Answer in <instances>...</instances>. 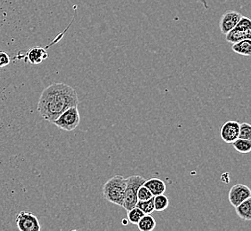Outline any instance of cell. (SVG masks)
Instances as JSON below:
<instances>
[{
  "label": "cell",
  "mask_w": 251,
  "mask_h": 231,
  "mask_svg": "<svg viewBox=\"0 0 251 231\" xmlns=\"http://www.w3.org/2000/svg\"><path fill=\"white\" fill-rule=\"evenodd\" d=\"M79 99L73 87L64 83H54L44 89L39 97L38 111L45 120L53 123L71 107L78 106Z\"/></svg>",
  "instance_id": "cell-1"
},
{
  "label": "cell",
  "mask_w": 251,
  "mask_h": 231,
  "mask_svg": "<svg viewBox=\"0 0 251 231\" xmlns=\"http://www.w3.org/2000/svg\"><path fill=\"white\" fill-rule=\"evenodd\" d=\"M126 180L121 175H114L104 183L102 193L107 201L123 207L125 200Z\"/></svg>",
  "instance_id": "cell-2"
},
{
  "label": "cell",
  "mask_w": 251,
  "mask_h": 231,
  "mask_svg": "<svg viewBox=\"0 0 251 231\" xmlns=\"http://www.w3.org/2000/svg\"><path fill=\"white\" fill-rule=\"evenodd\" d=\"M126 180V188L125 200L123 204V208L126 211L130 210L136 206L137 199V191L138 188L144 184L146 179L140 175H132Z\"/></svg>",
  "instance_id": "cell-3"
},
{
  "label": "cell",
  "mask_w": 251,
  "mask_h": 231,
  "mask_svg": "<svg viewBox=\"0 0 251 231\" xmlns=\"http://www.w3.org/2000/svg\"><path fill=\"white\" fill-rule=\"evenodd\" d=\"M54 125L62 130L71 132L76 129L80 123V114L78 107H71L63 111L58 118L53 122Z\"/></svg>",
  "instance_id": "cell-4"
},
{
  "label": "cell",
  "mask_w": 251,
  "mask_h": 231,
  "mask_svg": "<svg viewBox=\"0 0 251 231\" xmlns=\"http://www.w3.org/2000/svg\"><path fill=\"white\" fill-rule=\"evenodd\" d=\"M16 225L20 231H39L41 230L38 218L31 212H20L16 218Z\"/></svg>",
  "instance_id": "cell-5"
},
{
  "label": "cell",
  "mask_w": 251,
  "mask_h": 231,
  "mask_svg": "<svg viewBox=\"0 0 251 231\" xmlns=\"http://www.w3.org/2000/svg\"><path fill=\"white\" fill-rule=\"evenodd\" d=\"M228 198L232 207H237L243 201L251 198V188L244 184H236L230 189Z\"/></svg>",
  "instance_id": "cell-6"
},
{
  "label": "cell",
  "mask_w": 251,
  "mask_h": 231,
  "mask_svg": "<svg viewBox=\"0 0 251 231\" xmlns=\"http://www.w3.org/2000/svg\"><path fill=\"white\" fill-rule=\"evenodd\" d=\"M240 123L238 121H227L221 126L220 136L222 140L228 144H232L239 137Z\"/></svg>",
  "instance_id": "cell-7"
},
{
  "label": "cell",
  "mask_w": 251,
  "mask_h": 231,
  "mask_svg": "<svg viewBox=\"0 0 251 231\" xmlns=\"http://www.w3.org/2000/svg\"><path fill=\"white\" fill-rule=\"evenodd\" d=\"M242 16V15L236 11H226L222 15L219 22V28L221 32L226 35L232 29H234Z\"/></svg>",
  "instance_id": "cell-8"
},
{
  "label": "cell",
  "mask_w": 251,
  "mask_h": 231,
  "mask_svg": "<svg viewBox=\"0 0 251 231\" xmlns=\"http://www.w3.org/2000/svg\"><path fill=\"white\" fill-rule=\"evenodd\" d=\"M226 39L229 43H236L243 39H251V27L236 26L234 29L226 34Z\"/></svg>",
  "instance_id": "cell-9"
},
{
  "label": "cell",
  "mask_w": 251,
  "mask_h": 231,
  "mask_svg": "<svg viewBox=\"0 0 251 231\" xmlns=\"http://www.w3.org/2000/svg\"><path fill=\"white\" fill-rule=\"evenodd\" d=\"M48 57L49 54L47 53V48L44 47H33L26 53V60L31 64H39Z\"/></svg>",
  "instance_id": "cell-10"
},
{
  "label": "cell",
  "mask_w": 251,
  "mask_h": 231,
  "mask_svg": "<svg viewBox=\"0 0 251 231\" xmlns=\"http://www.w3.org/2000/svg\"><path fill=\"white\" fill-rule=\"evenodd\" d=\"M143 185L148 188L153 196L164 194L166 191V184H165L164 181L161 179L154 177V178L145 180Z\"/></svg>",
  "instance_id": "cell-11"
},
{
  "label": "cell",
  "mask_w": 251,
  "mask_h": 231,
  "mask_svg": "<svg viewBox=\"0 0 251 231\" xmlns=\"http://www.w3.org/2000/svg\"><path fill=\"white\" fill-rule=\"evenodd\" d=\"M232 51L237 54L243 56H251V39H243L238 41L236 43L232 44Z\"/></svg>",
  "instance_id": "cell-12"
},
{
  "label": "cell",
  "mask_w": 251,
  "mask_h": 231,
  "mask_svg": "<svg viewBox=\"0 0 251 231\" xmlns=\"http://www.w3.org/2000/svg\"><path fill=\"white\" fill-rule=\"evenodd\" d=\"M235 212L237 215L243 221L251 220V198L247 199L235 207Z\"/></svg>",
  "instance_id": "cell-13"
},
{
  "label": "cell",
  "mask_w": 251,
  "mask_h": 231,
  "mask_svg": "<svg viewBox=\"0 0 251 231\" xmlns=\"http://www.w3.org/2000/svg\"><path fill=\"white\" fill-rule=\"evenodd\" d=\"M140 231H152L156 228V221L151 214H145L136 224Z\"/></svg>",
  "instance_id": "cell-14"
},
{
  "label": "cell",
  "mask_w": 251,
  "mask_h": 231,
  "mask_svg": "<svg viewBox=\"0 0 251 231\" xmlns=\"http://www.w3.org/2000/svg\"><path fill=\"white\" fill-rule=\"evenodd\" d=\"M232 144L234 149L241 154H248L251 151V140L237 138Z\"/></svg>",
  "instance_id": "cell-15"
},
{
  "label": "cell",
  "mask_w": 251,
  "mask_h": 231,
  "mask_svg": "<svg viewBox=\"0 0 251 231\" xmlns=\"http://www.w3.org/2000/svg\"><path fill=\"white\" fill-rule=\"evenodd\" d=\"M153 202H154L155 212H164L169 207V198L165 194H160L158 196L153 197Z\"/></svg>",
  "instance_id": "cell-16"
},
{
  "label": "cell",
  "mask_w": 251,
  "mask_h": 231,
  "mask_svg": "<svg viewBox=\"0 0 251 231\" xmlns=\"http://www.w3.org/2000/svg\"><path fill=\"white\" fill-rule=\"evenodd\" d=\"M135 207H138L145 214H152L155 212L153 198L145 201H137Z\"/></svg>",
  "instance_id": "cell-17"
},
{
  "label": "cell",
  "mask_w": 251,
  "mask_h": 231,
  "mask_svg": "<svg viewBox=\"0 0 251 231\" xmlns=\"http://www.w3.org/2000/svg\"><path fill=\"white\" fill-rule=\"evenodd\" d=\"M145 215V213L141 211L137 207H133L130 210L127 211V220L128 222L136 225L140 221L141 218Z\"/></svg>",
  "instance_id": "cell-18"
},
{
  "label": "cell",
  "mask_w": 251,
  "mask_h": 231,
  "mask_svg": "<svg viewBox=\"0 0 251 231\" xmlns=\"http://www.w3.org/2000/svg\"><path fill=\"white\" fill-rule=\"evenodd\" d=\"M238 138L251 140V125L250 124H248V123L240 124Z\"/></svg>",
  "instance_id": "cell-19"
},
{
  "label": "cell",
  "mask_w": 251,
  "mask_h": 231,
  "mask_svg": "<svg viewBox=\"0 0 251 231\" xmlns=\"http://www.w3.org/2000/svg\"><path fill=\"white\" fill-rule=\"evenodd\" d=\"M154 197L150 190L148 188L145 187L144 185H142L140 188H138L137 191V199L138 201H145V200H148Z\"/></svg>",
  "instance_id": "cell-20"
},
{
  "label": "cell",
  "mask_w": 251,
  "mask_h": 231,
  "mask_svg": "<svg viewBox=\"0 0 251 231\" xmlns=\"http://www.w3.org/2000/svg\"><path fill=\"white\" fill-rule=\"evenodd\" d=\"M11 62V59L8 53L0 51V68H4L7 66Z\"/></svg>",
  "instance_id": "cell-21"
},
{
  "label": "cell",
  "mask_w": 251,
  "mask_h": 231,
  "mask_svg": "<svg viewBox=\"0 0 251 231\" xmlns=\"http://www.w3.org/2000/svg\"><path fill=\"white\" fill-rule=\"evenodd\" d=\"M236 26H243V27H251V21L249 17L243 16L242 15L239 23H237Z\"/></svg>",
  "instance_id": "cell-22"
},
{
  "label": "cell",
  "mask_w": 251,
  "mask_h": 231,
  "mask_svg": "<svg viewBox=\"0 0 251 231\" xmlns=\"http://www.w3.org/2000/svg\"><path fill=\"white\" fill-rule=\"evenodd\" d=\"M221 181L224 182L225 183H229V182H230V176H229V173H223L222 175H221Z\"/></svg>",
  "instance_id": "cell-23"
},
{
  "label": "cell",
  "mask_w": 251,
  "mask_h": 231,
  "mask_svg": "<svg viewBox=\"0 0 251 231\" xmlns=\"http://www.w3.org/2000/svg\"><path fill=\"white\" fill-rule=\"evenodd\" d=\"M121 223H122L124 226H126V225L129 223V222H128L127 219H123V220L121 221Z\"/></svg>",
  "instance_id": "cell-24"
}]
</instances>
